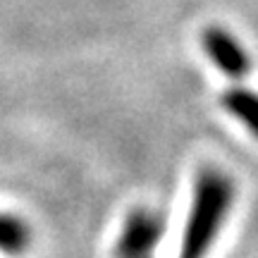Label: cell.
<instances>
[{"mask_svg": "<svg viewBox=\"0 0 258 258\" xmlns=\"http://www.w3.org/2000/svg\"><path fill=\"white\" fill-rule=\"evenodd\" d=\"M225 110L232 112L239 122H244L249 129L256 127V96L246 89H230L222 96Z\"/></svg>", "mask_w": 258, "mask_h": 258, "instance_id": "cell-5", "label": "cell"}, {"mask_svg": "<svg viewBox=\"0 0 258 258\" xmlns=\"http://www.w3.org/2000/svg\"><path fill=\"white\" fill-rule=\"evenodd\" d=\"M234 186L218 170H203L196 177L194 203L186 220L184 241L179 249V258H203L220 232L225 215L232 206Z\"/></svg>", "mask_w": 258, "mask_h": 258, "instance_id": "cell-1", "label": "cell"}, {"mask_svg": "<svg viewBox=\"0 0 258 258\" xmlns=\"http://www.w3.org/2000/svg\"><path fill=\"white\" fill-rule=\"evenodd\" d=\"M31 244V230L17 215L0 213V251L5 253H22Z\"/></svg>", "mask_w": 258, "mask_h": 258, "instance_id": "cell-4", "label": "cell"}, {"mask_svg": "<svg viewBox=\"0 0 258 258\" xmlns=\"http://www.w3.org/2000/svg\"><path fill=\"white\" fill-rule=\"evenodd\" d=\"M203 48L213 64L230 79H244L251 70V60L239 46V41L220 27H208L203 31Z\"/></svg>", "mask_w": 258, "mask_h": 258, "instance_id": "cell-3", "label": "cell"}, {"mask_svg": "<svg viewBox=\"0 0 258 258\" xmlns=\"http://www.w3.org/2000/svg\"><path fill=\"white\" fill-rule=\"evenodd\" d=\"M163 234V220L156 213L134 211L124 222L117 256L120 258H151L158 239Z\"/></svg>", "mask_w": 258, "mask_h": 258, "instance_id": "cell-2", "label": "cell"}]
</instances>
